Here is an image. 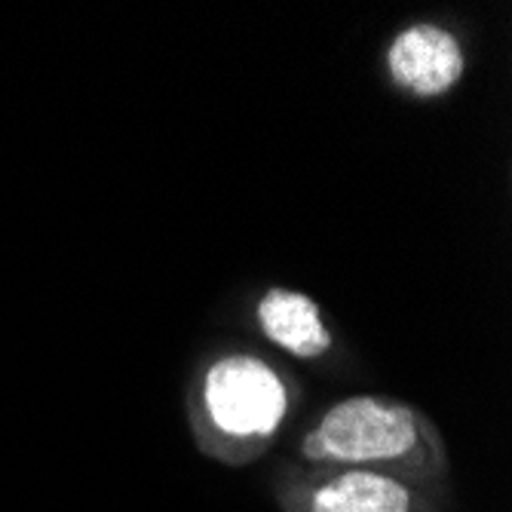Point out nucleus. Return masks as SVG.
<instances>
[{
  "label": "nucleus",
  "instance_id": "nucleus-4",
  "mask_svg": "<svg viewBox=\"0 0 512 512\" xmlns=\"http://www.w3.org/2000/svg\"><path fill=\"white\" fill-rule=\"evenodd\" d=\"M384 65L396 89L414 99H439L460 83L467 71V53L451 28L414 22L393 34Z\"/></svg>",
  "mask_w": 512,
  "mask_h": 512
},
{
  "label": "nucleus",
  "instance_id": "nucleus-5",
  "mask_svg": "<svg viewBox=\"0 0 512 512\" xmlns=\"http://www.w3.org/2000/svg\"><path fill=\"white\" fill-rule=\"evenodd\" d=\"M255 319L270 344L298 359H319L335 344L332 325L322 307L310 295L295 289L270 286L255 304Z\"/></svg>",
  "mask_w": 512,
  "mask_h": 512
},
{
  "label": "nucleus",
  "instance_id": "nucleus-1",
  "mask_svg": "<svg viewBox=\"0 0 512 512\" xmlns=\"http://www.w3.org/2000/svg\"><path fill=\"white\" fill-rule=\"evenodd\" d=\"M301 387L283 365L255 350H221L197 365L184 393L200 454L224 467L261 460L289 424Z\"/></svg>",
  "mask_w": 512,
  "mask_h": 512
},
{
  "label": "nucleus",
  "instance_id": "nucleus-3",
  "mask_svg": "<svg viewBox=\"0 0 512 512\" xmlns=\"http://www.w3.org/2000/svg\"><path fill=\"white\" fill-rule=\"evenodd\" d=\"M283 512H439V491L402 476L350 467H286L276 482Z\"/></svg>",
  "mask_w": 512,
  "mask_h": 512
},
{
  "label": "nucleus",
  "instance_id": "nucleus-2",
  "mask_svg": "<svg viewBox=\"0 0 512 512\" xmlns=\"http://www.w3.org/2000/svg\"><path fill=\"white\" fill-rule=\"evenodd\" d=\"M304 467L375 470L436 488L451 473V457L433 417L405 399L359 393L332 402L298 439Z\"/></svg>",
  "mask_w": 512,
  "mask_h": 512
}]
</instances>
